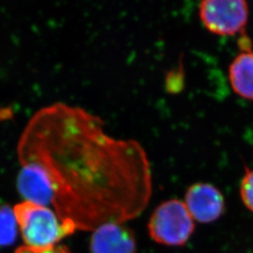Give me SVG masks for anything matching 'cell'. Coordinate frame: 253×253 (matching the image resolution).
<instances>
[{
	"mask_svg": "<svg viewBox=\"0 0 253 253\" xmlns=\"http://www.w3.org/2000/svg\"><path fill=\"white\" fill-rule=\"evenodd\" d=\"M21 163H36L54 188L63 221L92 231L139 216L151 196L146 155L133 141L109 137L102 121L78 107L54 104L38 112L19 144Z\"/></svg>",
	"mask_w": 253,
	"mask_h": 253,
	"instance_id": "6da1fadb",
	"label": "cell"
},
{
	"mask_svg": "<svg viewBox=\"0 0 253 253\" xmlns=\"http://www.w3.org/2000/svg\"><path fill=\"white\" fill-rule=\"evenodd\" d=\"M25 246L35 251L52 249L77 230L48 207L23 202L13 208Z\"/></svg>",
	"mask_w": 253,
	"mask_h": 253,
	"instance_id": "7a4b0ae2",
	"label": "cell"
},
{
	"mask_svg": "<svg viewBox=\"0 0 253 253\" xmlns=\"http://www.w3.org/2000/svg\"><path fill=\"white\" fill-rule=\"evenodd\" d=\"M195 223L185 204L179 200L163 202L154 210L148 233L155 242L168 247L186 244L194 233Z\"/></svg>",
	"mask_w": 253,
	"mask_h": 253,
	"instance_id": "3957f363",
	"label": "cell"
},
{
	"mask_svg": "<svg viewBox=\"0 0 253 253\" xmlns=\"http://www.w3.org/2000/svg\"><path fill=\"white\" fill-rule=\"evenodd\" d=\"M200 18L204 26L219 36H234L245 30L249 7L242 0H208L200 3Z\"/></svg>",
	"mask_w": 253,
	"mask_h": 253,
	"instance_id": "277c9868",
	"label": "cell"
},
{
	"mask_svg": "<svg viewBox=\"0 0 253 253\" xmlns=\"http://www.w3.org/2000/svg\"><path fill=\"white\" fill-rule=\"evenodd\" d=\"M184 204L192 218L204 224L216 221L225 209L222 193L208 183L191 185L186 192Z\"/></svg>",
	"mask_w": 253,
	"mask_h": 253,
	"instance_id": "5b68a950",
	"label": "cell"
},
{
	"mask_svg": "<svg viewBox=\"0 0 253 253\" xmlns=\"http://www.w3.org/2000/svg\"><path fill=\"white\" fill-rule=\"evenodd\" d=\"M17 190L27 202L48 207L53 204L54 188L45 170L36 163H22Z\"/></svg>",
	"mask_w": 253,
	"mask_h": 253,
	"instance_id": "8992f818",
	"label": "cell"
},
{
	"mask_svg": "<svg viewBox=\"0 0 253 253\" xmlns=\"http://www.w3.org/2000/svg\"><path fill=\"white\" fill-rule=\"evenodd\" d=\"M136 250L134 233L123 223L101 225L91 235V253H136Z\"/></svg>",
	"mask_w": 253,
	"mask_h": 253,
	"instance_id": "52a82bcc",
	"label": "cell"
},
{
	"mask_svg": "<svg viewBox=\"0 0 253 253\" xmlns=\"http://www.w3.org/2000/svg\"><path fill=\"white\" fill-rule=\"evenodd\" d=\"M239 44L241 53L229 67V80L233 90L239 97L253 100V50L249 37L242 35Z\"/></svg>",
	"mask_w": 253,
	"mask_h": 253,
	"instance_id": "ba28073f",
	"label": "cell"
},
{
	"mask_svg": "<svg viewBox=\"0 0 253 253\" xmlns=\"http://www.w3.org/2000/svg\"><path fill=\"white\" fill-rule=\"evenodd\" d=\"M18 228L13 208L8 205H0V247H9L15 243Z\"/></svg>",
	"mask_w": 253,
	"mask_h": 253,
	"instance_id": "9c48e42d",
	"label": "cell"
},
{
	"mask_svg": "<svg viewBox=\"0 0 253 253\" xmlns=\"http://www.w3.org/2000/svg\"><path fill=\"white\" fill-rule=\"evenodd\" d=\"M239 191L245 207L253 212V169L246 168Z\"/></svg>",
	"mask_w": 253,
	"mask_h": 253,
	"instance_id": "30bf717a",
	"label": "cell"
},
{
	"mask_svg": "<svg viewBox=\"0 0 253 253\" xmlns=\"http://www.w3.org/2000/svg\"><path fill=\"white\" fill-rule=\"evenodd\" d=\"M14 253H71L70 250L65 246H55L52 249L44 250V251H35L27 248L26 246L20 247L16 249Z\"/></svg>",
	"mask_w": 253,
	"mask_h": 253,
	"instance_id": "8fae6325",
	"label": "cell"
}]
</instances>
